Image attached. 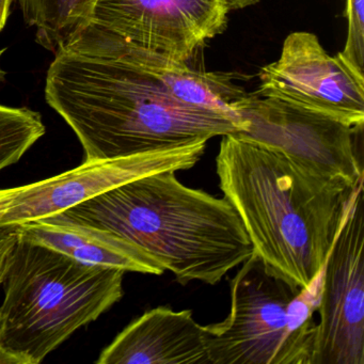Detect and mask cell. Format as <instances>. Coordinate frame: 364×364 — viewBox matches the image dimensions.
Returning a JSON list of instances; mask_svg holds the SVG:
<instances>
[{
	"mask_svg": "<svg viewBox=\"0 0 364 364\" xmlns=\"http://www.w3.org/2000/svg\"><path fill=\"white\" fill-rule=\"evenodd\" d=\"M0 231H1V230H0Z\"/></svg>",
	"mask_w": 364,
	"mask_h": 364,
	"instance_id": "obj_20",
	"label": "cell"
},
{
	"mask_svg": "<svg viewBox=\"0 0 364 364\" xmlns=\"http://www.w3.org/2000/svg\"><path fill=\"white\" fill-rule=\"evenodd\" d=\"M227 0H97L89 23L138 48L187 63L227 29Z\"/></svg>",
	"mask_w": 364,
	"mask_h": 364,
	"instance_id": "obj_10",
	"label": "cell"
},
{
	"mask_svg": "<svg viewBox=\"0 0 364 364\" xmlns=\"http://www.w3.org/2000/svg\"><path fill=\"white\" fill-rule=\"evenodd\" d=\"M97 0H18L23 18L36 29V42L55 53L88 24Z\"/></svg>",
	"mask_w": 364,
	"mask_h": 364,
	"instance_id": "obj_13",
	"label": "cell"
},
{
	"mask_svg": "<svg viewBox=\"0 0 364 364\" xmlns=\"http://www.w3.org/2000/svg\"><path fill=\"white\" fill-rule=\"evenodd\" d=\"M219 187L270 274L306 289L323 272L351 189L236 134L223 136Z\"/></svg>",
	"mask_w": 364,
	"mask_h": 364,
	"instance_id": "obj_2",
	"label": "cell"
},
{
	"mask_svg": "<svg viewBox=\"0 0 364 364\" xmlns=\"http://www.w3.org/2000/svg\"><path fill=\"white\" fill-rule=\"evenodd\" d=\"M12 1H14V0H0V33L4 31L6 24H7Z\"/></svg>",
	"mask_w": 364,
	"mask_h": 364,
	"instance_id": "obj_17",
	"label": "cell"
},
{
	"mask_svg": "<svg viewBox=\"0 0 364 364\" xmlns=\"http://www.w3.org/2000/svg\"><path fill=\"white\" fill-rule=\"evenodd\" d=\"M159 172L41 219L114 233L154 257L182 285H215L252 255L244 223L227 199Z\"/></svg>",
	"mask_w": 364,
	"mask_h": 364,
	"instance_id": "obj_3",
	"label": "cell"
},
{
	"mask_svg": "<svg viewBox=\"0 0 364 364\" xmlns=\"http://www.w3.org/2000/svg\"><path fill=\"white\" fill-rule=\"evenodd\" d=\"M46 131L35 110L0 104V171L18 163Z\"/></svg>",
	"mask_w": 364,
	"mask_h": 364,
	"instance_id": "obj_14",
	"label": "cell"
},
{
	"mask_svg": "<svg viewBox=\"0 0 364 364\" xmlns=\"http://www.w3.org/2000/svg\"><path fill=\"white\" fill-rule=\"evenodd\" d=\"M125 272L88 265L16 235L4 274L0 349L38 364L124 295Z\"/></svg>",
	"mask_w": 364,
	"mask_h": 364,
	"instance_id": "obj_4",
	"label": "cell"
},
{
	"mask_svg": "<svg viewBox=\"0 0 364 364\" xmlns=\"http://www.w3.org/2000/svg\"><path fill=\"white\" fill-rule=\"evenodd\" d=\"M206 144L208 140L200 139L132 156L84 161L40 182L0 189V230L54 216L141 176L191 169L204 154Z\"/></svg>",
	"mask_w": 364,
	"mask_h": 364,
	"instance_id": "obj_8",
	"label": "cell"
},
{
	"mask_svg": "<svg viewBox=\"0 0 364 364\" xmlns=\"http://www.w3.org/2000/svg\"><path fill=\"white\" fill-rule=\"evenodd\" d=\"M231 10H242L255 6L259 0H227Z\"/></svg>",
	"mask_w": 364,
	"mask_h": 364,
	"instance_id": "obj_18",
	"label": "cell"
},
{
	"mask_svg": "<svg viewBox=\"0 0 364 364\" xmlns=\"http://www.w3.org/2000/svg\"><path fill=\"white\" fill-rule=\"evenodd\" d=\"M347 39L341 58L357 73L364 75V0H346Z\"/></svg>",
	"mask_w": 364,
	"mask_h": 364,
	"instance_id": "obj_15",
	"label": "cell"
},
{
	"mask_svg": "<svg viewBox=\"0 0 364 364\" xmlns=\"http://www.w3.org/2000/svg\"><path fill=\"white\" fill-rule=\"evenodd\" d=\"M6 52V48L0 50V82H3L5 80L6 72L4 71L3 67H1V58H3L4 53Z\"/></svg>",
	"mask_w": 364,
	"mask_h": 364,
	"instance_id": "obj_19",
	"label": "cell"
},
{
	"mask_svg": "<svg viewBox=\"0 0 364 364\" xmlns=\"http://www.w3.org/2000/svg\"><path fill=\"white\" fill-rule=\"evenodd\" d=\"M16 240V233L12 229H3L0 231V287L3 284L4 274L7 265L10 249ZM0 364H11L9 358L0 349Z\"/></svg>",
	"mask_w": 364,
	"mask_h": 364,
	"instance_id": "obj_16",
	"label": "cell"
},
{
	"mask_svg": "<svg viewBox=\"0 0 364 364\" xmlns=\"http://www.w3.org/2000/svg\"><path fill=\"white\" fill-rule=\"evenodd\" d=\"M97 363L210 364L204 326L191 310L151 309L117 336Z\"/></svg>",
	"mask_w": 364,
	"mask_h": 364,
	"instance_id": "obj_11",
	"label": "cell"
},
{
	"mask_svg": "<svg viewBox=\"0 0 364 364\" xmlns=\"http://www.w3.org/2000/svg\"><path fill=\"white\" fill-rule=\"evenodd\" d=\"M231 281V310L204 326L210 364H310L321 274L306 289L270 274L252 253Z\"/></svg>",
	"mask_w": 364,
	"mask_h": 364,
	"instance_id": "obj_5",
	"label": "cell"
},
{
	"mask_svg": "<svg viewBox=\"0 0 364 364\" xmlns=\"http://www.w3.org/2000/svg\"><path fill=\"white\" fill-rule=\"evenodd\" d=\"M236 135L279 151L312 173L351 189L363 180L355 129L323 114L249 93L237 106Z\"/></svg>",
	"mask_w": 364,
	"mask_h": 364,
	"instance_id": "obj_7",
	"label": "cell"
},
{
	"mask_svg": "<svg viewBox=\"0 0 364 364\" xmlns=\"http://www.w3.org/2000/svg\"><path fill=\"white\" fill-rule=\"evenodd\" d=\"M25 240L54 249L88 265L161 276V264L136 245L104 230L69 223L37 220L14 228Z\"/></svg>",
	"mask_w": 364,
	"mask_h": 364,
	"instance_id": "obj_12",
	"label": "cell"
},
{
	"mask_svg": "<svg viewBox=\"0 0 364 364\" xmlns=\"http://www.w3.org/2000/svg\"><path fill=\"white\" fill-rule=\"evenodd\" d=\"M262 97L279 100L338 121L357 132L364 124V75L340 55L330 56L314 33L296 31L278 60L259 70Z\"/></svg>",
	"mask_w": 364,
	"mask_h": 364,
	"instance_id": "obj_9",
	"label": "cell"
},
{
	"mask_svg": "<svg viewBox=\"0 0 364 364\" xmlns=\"http://www.w3.org/2000/svg\"><path fill=\"white\" fill-rule=\"evenodd\" d=\"M363 180L353 187L321 274L310 364H364Z\"/></svg>",
	"mask_w": 364,
	"mask_h": 364,
	"instance_id": "obj_6",
	"label": "cell"
},
{
	"mask_svg": "<svg viewBox=\"0 0 364 364\" xmlns=\"http://www.w3.org/2000/svg\"><path fill=\"white\" fill-rule=\"evenodd\" d=\"M54 54L46 100L75 133L85 161L240 132L233 119L187 100V63L133 46L92 23L76 31Z\"/></svg>",
	"mask_w": 364,
	"mask_h": 364,
	"instance_id": "obj_1",
	"label": "cell"
}]
</instances>
